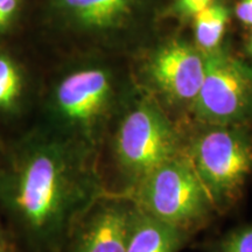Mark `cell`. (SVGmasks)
I'll return each instance as SVG.
<instances>
[{"instance_id": "obj_9", "label": "cell", "mask_w": 252, "mask_h": 252, "mask_svg": "<svg viewBox=\"0 0 252 252\" xmlns=\"http://www.w3.org/2000/svg\"><path fill=\"white\" fill-rule=\"evenodd\" d=\"M190 239L185 231L145 213L133 203L125 252H180Z\"/></svg>"}, {"instance_id": "obj_14", "label": "cell", "mask_w": 252, "mask_h": 252, "mask_svg": "<svg viewBox=\"0 0 252 252\" xmlns=\"http://www.w3.org/2000/svg\"><path fill=\"white\" fill-rule=\"evenodd\" d=\"M212 1L213 0H174L167 9V14L179 20H191Z\"/></svg>"}, {"instance_id": "obj_19", "label": "cell", "mask_w": 252, "mask_h": 252, "mask_svg": "<svg viewBox=\"0 0 252 252\" xmlns=\"http://www.w3.org/2000/svg\"><path fill=\"white\" fill-rule=\"evenodd\" d=\"M0 216H1V212H0ZM7 237H8V236H7V234H6V232H5L4 228H2L1 220H0V242L4 241V239H5V238H7Z\"/></svg>"}, {"instance_id": "obj_16", "label": "cell", "mask_w": 252, "mask_h": 252, "mask_svg": "<svg viewBox=\"0 0 252 252\" xmlns=\"http://www.w3.org/2000/svg\"><path fill=\"white\" fill-rule=\"evenodd\" d=\"M234 11L236 18L242 24L252 28V0H238Z\"/></svg>"}, {"instance_id": "obj_5", "label": "cell", "mask_w": 252, "mask_h": 252, "mask_svg": "<svg viewBox=\"0 0 252 252\" xmlns=\"http://www.w3.org/2000/svg\"><path fill=\"white\" fill-rule=\"evenodd\" d=\"M125 196L145 213L191 238L207 228L217 214L186 153L157 167Z\"/></svg>"}, {"instance_id": "obj_12", "label": "cell", "mask_w": 252, "mask_h": 252, "mask_svg": "<svg viewBox=\"0 0 252 252\" xmlns=\"http://www.w3.org/2000/svg\"><path fill=\"white\" fill-rule=\"evenodd\" d=\"M26 99V77L23 68L7 54L0 53V119L21 115Z\"/></svg>"}, {"instance_id": "obj_4", "label": "cell", "mask_w": 252, "mask_h": 252, "mask_svg": "<svg viewBox=\"0 0 252 252\" xmlns=\"http://www.w3.org/2000/svg\"><path fill=\"white\" fill-rule=\"evenodd\" d=\"M186 154L217 214L236 207L252 176V125H187Z\"/></svg>"}, {"instance_id": "obj_15", "label": "cell", "mask_w": 252, "mask_h": 252, "mask_svg": "<svg viewBox=\"0 0 252 252\" xmlns=\"http://www.w3.org/2000/svg\"><path fill=\"white\" fill-rule=\"evenodd\" d=\"M20 0H0V30L5 28L11 23Z\"/></svg>"}, {"instance_id": "obj_6", "label": "cell", "mask_w": 252, "mask_h": 252, "mask_svg": "<svg viewBox=\"0 0 252 252\" xmlns=\"http://www.w3.org/2000/svg\"><path fill=\"white\" fill-rule=\"evenodd\" d=\"M206 72V59L194 42L169 37L150 49L137 68L139 88L168 116L188 125Z\"/></svg>"}, {"instance_id": "obj_1", "label": "cell", "mask_w": 252, "mask_h": 252, "mask_svg": "<svg viewBox=\"0 0 252 252\" xmlns=\"http://www.w3.org/2000/svg\"><path fill=\"white\" fill-rule=\"evenodd\" d=\"M106 191L99 159L36 125L0 156V212L28 252H60Z\"/></svg>"}, {"instance_id": "obj_10", "label": "cell", "mask_w": 252, "mask_h": 252, "mask_svg": "<svg viewBox=\"0 0 252 252\" xmlns=\"http://www.w3.org/2000/svg\"><path fill=\"white\" fill-rule=\"evenodd\" d=\"M81 26L91 31H112L122 27L139 0H56Z\"/></svg>"}, {"instance_id": "obj_3", "label": "cell", "mask_w": 252, "mask_h": 252, "mask_svg": "<svg viewBox=\"0 0 252 252\" xmlns=\"http://www.w3.org/2000/svg\"><path fill=\"white\" fill-rule=\"evenodd\" d=\"M132 93L119 91L109 67L82 65L56 82L40 125L94 154L100 163L108 135Z\"/></svg>"}, {"instance_id": "obj_2", "label": "cell", "mask_w": 252, "mask_h": 252, "mask_svg": "<svg viewBox=\"0 0 252 252\" xmlns=\"http://www.w3.org/2000/svg\"><path fill=\"white\" fill-rule=\"evenodd\" d=\"M186 144L187 125L174 121L149 94L134 90L102 152L108 154L115 176L111 193L127 195L157 167L186 153Z\"/></svg>"}, {"instance_id": "obj_17", "label": "cell", "mask_w": 252, "mask_h": 252, "mask_svg": "<svg viewBox=\"0 0 252 252\" xmlns=\"http://www.w3.org/2000/svg\"><path fill=\"white\" fill-rule=\"evenodd\" d=\"M0 252H19V248L11 238L7 237L0 242Z\"/></svg>"}, {"instance_id": "obj_8", "label": "cell", "mask_w": 252, "mask_h": 252, "mask_svg": "<svg viewBox=\"0 0 252 252\" xmlns=\"http://www.w3.org/2000/svg\"><path fill=\"white\" fill-rule=\"evenodd\" d=\"M132 208L130 197L105 191L75 222L60 252H125Z\"/></svg>"}, {"instance_id": "obj_7", "label": "cell", "mask_w": 252, "mask_h": 252, "mask_svg": "<svg viewBox=\"0 0 252 252\" xmlns=\"http://www.w3.org/2000/svg\"><path fill=\"white\" fill-rule=\"evenodd\" d=\"M204 59L206 72L191 122L252 125V63L225 46Z\"/></svg>"}, {"instance_id": "obj_20", "label": "cell", "mask_w": 252, "mask_h": 252, "mask_svg": "<svg viewBox=\"0 0 252 252\" xmlns=\"http://www.w3.org/2000/svg\"><path fill=\"white\" fill-rule=\"evenodd\" d=\"M2 150H4V146H2V144L0 143V156H1V153H2Z\"/></svg>"}, {"instance_id": "obj_18", "label": "cell", "mask_w": 252, "mask_h": 252, "mask_svg": "<svg viewBox=\"0 0 252 252\" xmlns=\"http://www.w3.org/2000/svg\"><path fill=\"white\" fill-rule=\"evenodd\" d=\"M244 50H245V53L248 54L249 58L252 59V28L250 30V32L248 33L247 37H245Z\"/></svg>"}, {"instance_id": "obj_11", "label": "cell", "mask_w": 252, "mask_h": 252, "mask_svg": "<svg viewBox=\"0 0 252 252\" xmlns=\"http://www.w3.org/2000/svg\"><path fill=\"white\" fill-rule=\"evenodd\" d=\"M231 9L224 0H213L191 19L194 45L203 55L222 48Z\"/></svg>"}, {"instance_id": "obj_13", "label": "cell", "mask_w": 252, "mask_h": 252, "mask_svg": "<svg viewBox=\"0 0 252 252\" xmlns=\"http://www.w3.org/2000/svg\"><path fill=\"white\" fill-rule=\"evenodd\" d=\"M202 248L204 252H252V222L229 230Z\"/></svg>"}]
</instances>
